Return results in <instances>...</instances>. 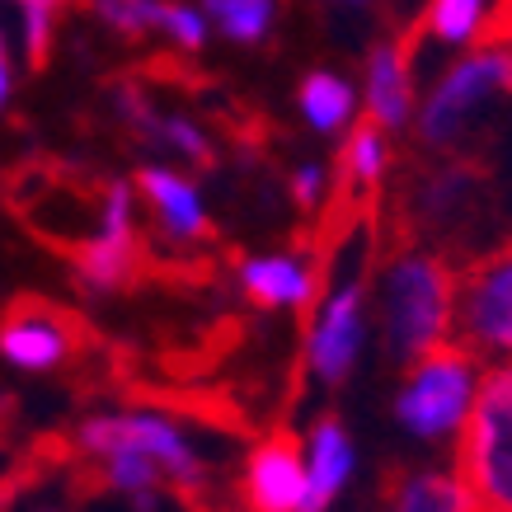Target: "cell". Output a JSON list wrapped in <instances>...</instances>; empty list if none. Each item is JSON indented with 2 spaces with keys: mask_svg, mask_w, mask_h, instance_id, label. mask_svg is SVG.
Segmentation results:
<instances>
[{
  "mask_svg": "<svg viewBox=\"0 0 512 512\" xmlns=\"http://www.w3.org/2000/svg\"><path fill=\"white\" fill-rule=\"evenodd\" d=\"M15 10V43L29 66H43L52 52V33H57V5L52 0H10Z\"/></svg>",
  "mask_w": 512,
  "mask_h": 512,
  "instance_id": "obj_21",
  "label": "cell"
},
{
  "mask_svg": "<svg viewBox=\"0 0 512 512\" xmlns=\"http://www.w3.org/2000/svg\"><path fill=\"white\" fill-rule=\"evenodd\" d=\"M76 278L85 282V292H127L141 278L146 249H141L137 231V188L123 179H109L99 188V221L94 231L71 249Z\"/></svg>",
  "mask_w": 512,
  "mask_h": 512,
  "instance_id": "obj_7",
  "label": "cell"
},
{
  "mask_svg": "<svg viewBox=\"0 0 512 512\" xmlns=\"http://www.w3.org/2000/svg\"><path fill=\"white\" fill-rule=\"evenodd\" d=\"M503 99H512V43L508 38H484L466 52H451V62L419 94L409 132L419 137L423 151L451 156L484 123V113Z\"/></svg>",
  "mask_w": 512,
  "mask_h": 512,
  "instance_id": "obj_2",
  "label": "cell"
},
{
  "mask_svg": "<svg viewBox=\"0 0 512 512\" xmlns=\"http://www.w3.org/2000/svg\"><path fill=\"white\" fill-rule=\"evenodd\" d=\"M15 85H19V47L10 43V33L0 29V113L10 109Z\"/></svg>",
  "mask_w": 512,
  "mask_h": 512,
  "instance_id": "obj_25",
  "label": "cell"
},
{
  "mask_svg": "<svg viewBox=\"0 0 512 512\" xmlns=\"http://www.w3.org/2000/svg\"><path fill=\"white\" fill-rule=\"evenodd\" d=\"M456 343L512 362V240L456 273Z\"/></svg>",
  "mask_w": 512,
  "mask_h": 512,
  "instance_id": "obj_8",
  "label": "cell"
},
{
  "mask_svg": "<svg viewBox=\"0 0 512 512\" xmlns=\"http://www.w3.org/2000/svg\"><path fill=\"white\" fill-rule=\"evenodd\" d=\"M484 198V174L470 160H442L433 170H423L404 198V221L414 235L442 240V235H461L475 221Z\"/></svg>",
  "mask_w": 512,
  "mask_h": 512,
  "instance_id": "obj_10",
  "label": "cell"
},
{
  "mask_svg": "<svg viewBox=\"0 0 512 512\" xmlns=\"http://www.w3.org/2000/svg\"><path fill=\"white\" fill-rule=\"evenodd\" d=\"M301 498H306V451L292 428H273L249 451L240 503L245 512H301Z\"/></svg>",
  "mask_w": 512,
  "mask_h": 512,
  "instance_id": "obj_13",
  "label": "cell"
},
{
  "mask_svg": "<svg viewBox=\"0 0 512 512\" xmlns=\"http://www.w3.org/2000/svg\"><path fill=\"white\" fill-rule=\"evenodd\" d=\"M348 264L334 278L329 268L325 292L306 315V367L325 390H339L353 372L362 339H367V301H372V282H367V249L372 235L348 240Z\"/></svg>",
  "mask_w": 512,
  "mask_h": 512,
  "instance_id": "obj_3",
  "label": "cell"
},
{
  "mask_svg": "<svg viewBox=\"0 0 512 512\" xmlns=\"http://www.w3.org/2000/svg\"><path fill=\"white\" fill-rule=\"evenodd\" d=\"M329 278V249H282V254H249L235 264V282L259 311H301L311 315Z\"/></svg>",
  "mask_w": 512,
  "mask_h": 512,
  "instance_id": "obj_9",
  "label": "cell"
},
{
  "mask_svg": "<svg viewBox=\"0 0 512 512\" xmlns=\"http://www.w3.org/2000/svg\"><path fill=\"white\" fill-rule=\"evenodd\" d=\"M198 10L212 24V38L231 47H264L278 33L287 0H198Z\"/></svg>",
  "mask_w": 512,
  "mask_h": 512,
  "instance_id": "obj_19",
  "label": "cell"
},
{
  "mask_svg": "<svg viewBox=\"0 0 512 512\" xmlns=\"http://www.w3.org/2000/svg\"><path fill=\"white\" fill-rule=\"evenodd\" d=\"M498 15V0H428L423 5V43L442 52H466L484 43V33Z\"/></svg>",
  "mask_w": 512,
  "mask_h": 512,
  "instance_id": "obj_18",
  "label": "cell"
},
{
  "mask_svg": "<svg viewBox=\"0 0 512 512\" xmlns=\"http://www.w3.org/2000/svg\"><path fill=\"white\" fill-rule=\"evenodd\" d=\"M287 193H292V202L301 212H320L329 202V193H334V174H329V165H320V160H301V165L287 174Z\"/></svg>",
  "mask_w": 512,
  "mask_h": 512,
  "instance_id": "obj_24",
  "label": "cell"
},
{
  "mask_svg": "<svg viewBox=\"0 0 512 512\" xmlns=\"http://www.w3.org/2000/svg\"><path fill=\"white\" fill-rule=\"evenodd\" d=\"M456 475L480 512H512V362L494 367L470 400L456 442Z\"/></svg>",
  "mask_w": 512,
  "mask_h": 512,
  "instance_id": "obj_4",
  "label": "cell"
},
{
  "mask_svg": "<svg viewBox=\"0 0 512 512\" xmlns=\"http://www.w3.org/2000/svg\"><path fill=\"white\" fill-rule=\"evenodd\" d=\"M357 109H362L357 80L343 76L339 66H311L296 85V113L315 137H343L357 123Z\"/></svg>",
  "mask_w": 512,
  "mask_h": 512,
  "instance_id": "obj_16",
  "label": "cell"
},
{
  "mask_svg": "<svg viewBox=\"0 0 512 512\" xmlns=\"http://www.w3.org/2000/svg\"><path fill=\"white\" fill-rule=\"evenodd\" d=\"M390 174V137L376 123H353L343 132V151H339V179L353 198H372L376 188L386 184Z\"/></svg>",
  "mask_w": 512,
  "mask_h": 512,
  "instance_id": "obj_20",
  "label": "cell"
},
{
  "mask_svg": "<svg viewBox=\"0 0 512 512\" xmlns=\"http://www.w3.org/2000/svg\"><path fill=\"white\" fill-rule=\"evenodd\" d=\"M353 475V442L339 414H320L306 442V498L301 512H329V503L343 494Z\"/></svg>",
  "mask_w": 512,
  "mask_h": 512,
  "instance_id": "obj_15",
  "label": "cell"
},
{
  "mask_svg": "<svg viewBox=\"0 0 512 512\" xmlns=\"http://www.w3.org/2000/svg\"><path fill=\"white\" fill-rule=\"evenodd\" d=\"M381 512H480L456 470H386Z\"/></svg>",
  "mask_w": 512,
  "mask_h": 512,
  "instance_id": "obj_17",
  "label": "cell"
},
{
  "mask_svg": "<svg viewBox=\"0 0 512 512\" xmlns=\"http://www.w3.org/2000/svg\"><path fill=\"white\" fill-rule=\"evenodd\" d=\"M470 400H475V353L466 343L447 339L404 367V386L395 395V419L419 442H442L466 423Z\"/></svg>",
  "mask_w": 512,
  "mask_h": 512,
  "instance_id": "obj_5",
  "label": "cell"
},
{
  "mask_svg": "<svg viewBox=\"0 0 512 512\" xmlns=\"http://www.w3.org/2000/svg\"><path fill=\"white\" fill-rule=\"evenodd\" d=\"M94 15L118 38H151L156 33L160 0H94Z\"/></svg>",
  "mask_w": 512,
  "mask_h": 512,
  "instance_id": "obj_23",
  "label": "cell"
},
{
  "mask_svg": "<svg viewBox=\"0 0 512 512\" xmlns=\"http://www.w3.org/2000/svg\"><path fill=\"white\" fill-rule=\"evenodd\" d=\"M137 198L146 202V212L156 221V235L174 249H193L212 240V212L202 202V188L174 165H141L137 179Z\"/></svg>",
  "mask_w": 512,
  "mask_h": 512,
  "instance_id": "obj_12",
  "label": "cell"
},
{
  "mask_svg": "<svg viewBox=\"0 0 512 512\" xmlns=\"http://www.w3.org/2000/svg\"><path fill=\"white\" fill-rule=\"evenodd\" d=\"M329 10H339V15H372L381 0H325Z\"/></svg>",
  "mask_w": 512,
  "mask_h": 512,
  "instance_id": "obj_26",
  "label": "cell"
},
{
  "mask_svg": "<svg viewBox=\"0 0 512 512\" xmlns=\"http://www.w3.org/2000/svg\"><path fill=\"white\" fill-rule=\"evenodd\" d=\"M52 5H62V0H52Z\"/></svg>",
  "mask_w": 512,
  "mask_h": 512,
  "instance_id": "obj_27",
  "label": "cell"
},
{
  "mask_svg": "<svg viewBox=\"0 0 512 512\" xmlns=\"http://www.w3.org/2000/svg\"><path fill=\"white\" fill-rule=\"evenodd\" d=\"M156 33L174 52H202L212 43V24L198 10V0H160V15H156Z\"/></svg>",
  "mask_w": 512,
  "mask_h": 512,
  "instance_id": "obj_22",
  "label": "cell"
},
{
  "mask_svg": "<svg viewBox=\"0 0 512 512\" xmlns=\"http://www.w3.org/2000/svg\"><path fill=\"white\" fill-rule=\"evenodd\" d=\"M456 320V268L433 245H404L386 254L376 273V325L390 367L419 362L428 348L451 339Z\"/></svg>",
  "mask_w": 512,
  "mask_h": 512,
  "instance_id": "obj_1",
  "label": "cell"
},
{
  "mask_svg": "<svg viewBox=\"0 0 512 512\" xmlns=\"http://www.w3.org/2000/svg\"><path fill=\"white\" fill-rule=\"evenodd\" d=\"M362 118L376 123L386 137H400L414 127L419 109V71H414V47L404 38H376L362 57Z\"/></svg>",
  "mask_w": 512,
  "mask_h": 512,
  "instance_id": "obj_11",
  "label": "cell"
},
{
  "mask_svg": "<svg viewBox=\"0 0 512 512\" xmlns=\"http://www.w3.org/2000/svg\"><path fill=\"white\" fill-rule=\"evenodd\" d=\"M118 113H123V123L132 127L146 146L170 151V156H179L184 165H193V170H212V165H217V146H212V137H207V127L193 123L188 113L156 109L137 85L118 90Z\"/></svg>",
  "mask_w": 512,
  "mask_h": 512,
  "instance_id": "obj_14",
  "label": "cell"
},
{
  "mask_svg": "<svg viewBox=\"0 0 512 512\" xmlns=\"http://www.w3.org/2000/svg\"><path fill=\"white\" fill-rule=\"evenodd\" d=\"M0 353L24 372H66V367H90L99 339L76 311L57 301L15 296L0 311Z\"/></svg>",
  "mask_w": 512,
  "mask_h": 512,
  "instance_id": "obj_6",
  "label": "cell"
}]
</instances>
